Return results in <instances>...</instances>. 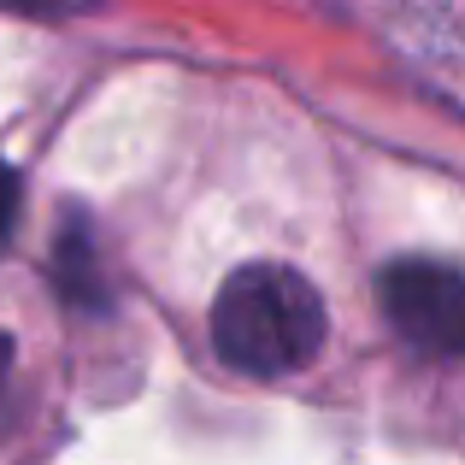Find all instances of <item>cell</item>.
Wrapping results in <instances>:
<instances>
[{
  "mask_svg": "<svg viewBox=\"0 0 465 465\" xmlns=\"http://www.w3.org/2000/svg\"><path fill=\"white\" fill-rule=\"evenodd\" d=\"M383 312L412 348L465 360V272L436 260H395L377 277Z\"/></svg>",
  "mask_w": 465,
  "mask_h": 465,
  "instance_id": "2",
  "label": "cell"
},
{
  "mask_svg": "<svg viewBox=\"0 0 465 465\" xmlns=\"http://www.w3.org/2000/svg\"><path fill=\"white\" fill-rule=\"evenodd\" d=\"M94 0H0V12H30V18H71V12H89Z\"/></svg>",
  "mask_w": 465,
  "mask_h": 465,
  "instance_id": "4",
  "label": "cell"
},
{
  "mask_svg": "<svg viewBox=\"0 0 465 465\" xmlns=\"http://www.w3.org/2000/svg\"><path fill=\"white\" fill-rule=\"evenodd\" d=\"M213 348L248 377L301 371L324 348V301L295 265L253 260L224 277L213 301Z\"/></svg>",
  "mask_w": 465,
  "mask_h": 465,
  "instance_id": "1",
  "label": "cell"
},
{
  "mask_svg": "<svg viewBox=\"0 0 465 465\" xmlns=\"http://www.w3.org/2000/svg\"><path fill=\"white\" fill-rule=\"evenodd\" d=\"M54 283L65 295V307L77 312H101L106 307V283H101V260H94V236L83 218H71L59 230V248H54Z\"/></svg>",
  "mask_w": 465,
  "mask_h": 465,
  "instance_id": "3",
  "label": "cell"
},
{
  "mask_svg": "<svg viewBox=\"0 0 465 465\" xmlns=\"http://www.w3.org/2000/svg\"><path fill=\"white\" fill-rule=\"evenodd\" d=\"M12 224H18V171L0 159V248H6Z\"/></svg>",
  "mask_w": 465,
  "mask_h": 465,
  "instance_id": "5",
  "label": "cell"
},
{
  "mask_svg": "<svg viewBox=\"0 0 465 465\" xmlns=\"http://www.w3.org/2000/svg\"><path fill=\"white\" fill-rule=\"evenodd\" d=\"M6 371H12V336L0 330V389H6Z\"/></svg>",
  "mask_w": 465,
  "mask_h": 465,
  "instance_id": "6",
  "label": "cell"
}]
</instances>
